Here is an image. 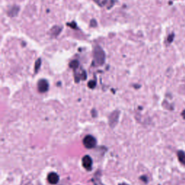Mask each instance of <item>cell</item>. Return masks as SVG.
I'll use <instances>...</instances> for the list:
<instances>
[{"mask_svg": "<svg viewBox=\"0 0 185 185\" xmlns=\"http://www.w3.org/2000/svg\"><path fill=\"white\" fill-rule=\"evenodd\" d=\"M90 25L92 27L97 26V23H96V21L95 20H92L90 21Z\"/></svg>", "mask_w": 185, "mask_h": 185, "instance_id": "5bb4252c", "label": "cell"}, {"mask_svg": "<svg viewBox=\"0 0 185 185\" xmlns=\"http://www.w3.org/2000/svg\"><path fill=\"white\" fill-rule=\"evenodd\" d=\"M177 156H178L179 161H180L184 166H185V153L184 151H178V153H177Z\"/></svg>", "mask_w": 185, "mask_h": 185, "instance_id": "9c48e42d", "label": "cell"}, {"mask_svg": "<svg viewBox=\"0 0 185 185\" xmlns=\"http://www.w3.org/2000/svg\"><path fill=\"white\" fill-rule=\"evenodd\" d=\"M182 117L185 119V110H184V111L182 112Z\"/></svg>", "mask_w": 185, "mask_h": 185, "instance_id": "2e32d148", "label": "cell"}, {"mask_svg": "<svg viewBox=\"0 0 185 185\" xmlns=\"http://www.w3.org/2000/svg\"><path fill=\"white\" fill-rule=\"evenodd\" d=\"M174 33H172V34H171L168 37V42L169 43V44H171V43L172 42L173 39H174Z\"/></svg>", "mask_w": 185, "mask_h": 185, "instance_id": "4fadbf2b", "label": "cell"}, {"mask_svg": "<svg viewBox=\"0 0 185 185\" xmlns=\"http://www.w3.org/2000/svg\"><path fill=\"white\" fill-rule=\"evenodd\" d=\"M68 25H70L71 27H72V28H75V27H76V23L74 22H72L71 23H68Z\"/></svg>", "mask_w": 185, "mask_h": 185, "instance_id": "9a60e30c", "label": "cell"}, {"mask_svg": "<svg viewBox=\"0 0 185 185\" xmlns=\"http://www.w3.org/2000/svg\"><path fill=\"white\" fill-rule=\"evenodd\" d=\"M70 67L71 68L74 69V70H76V69H78V67H79V62H78V60L72 61V62L70 63Z\"/></svg>", "mask_w": 185, "mask_h": 185, "instance_id": "30bf717a", "label": "cell"}, {"mask_svg": "<svg viewBox=\"0 0 185 185\" xmlns=\"http://www.w3.org/2000/svg\"><path fill=\"white\" fill-rule=\"evenodd\" d=\"M47 180H48V182L52 184H57L59 180H60V177L57 175V174L54 172H52L50 173L47 176Z\"/></svg>", "mask_w": 185, "mask_h": 185, "instance_id": "8992f818", "label": "cell"}, {"mask_svg": "<svg viewBox=\"0 0 185 185\" xmlns=\"http://www.w3.org/2000/svg\"><path fill=\"white\" fill-rule=\"evenodd\" d=\"M20 8L19 7L17 6H14L12 8L8 11V15L9 17H15L17 16V14L19 13Z\"/></svg>", "mask_w": 185, "mask_h": 185, "instance_id": "ba28073f", "label": "cell"}, {"mask_svg": "<svg viewBox=\"0 0 185 185\" xmlns=\"http://www.w3.org/2000/svg\"><path fill=\"white\" fill-rule=\"evenodd\" d=\"M83 145L87 148H92L96 146V140L92 135H87L83 140Z\"/></svg>", "mask_w": 185, "mask_h": 185, "instance_id": "7a4b0ae2", "label": "cell"}, {"mask_svg": "<svg viewBox=\"0 0 185 185\" xmlns=\"http://www.w3.org/2000/svg\"><path fill=\"white\" fill-rule=\"evenodd\" d=\"M62 27L59 26V25H54V27H52L51 28L50 31H49V34L52 37H56L60 34V33L62 32Z\"/></svg>", "mask_w": 185, "mask_h": 185, "instance_id": "52a82bcc", "label": "cell"}, {"mask_svg": "<svg viewBox=\"0 0 185 185\" xmlns=\"http://www.w3.org/2000/svg\"><path fill=\"white\" fill-rule=\"evenodd\" d=\"M119 111H115L110 115L109 117V125L111 127H114V126L117 125L118 119H119Z\"/></svg>", "mask_w": 185, "mask_h": 185, "instance_id": "277c9868", "label": "cell"}, {"mask_svg": "<svg viewBox=\"0 0 185 185\" xmlns=\"http://www.w3.org/2000/svg\"><path fill=\"white\" fill-rule=\"evenodd\" d=\"M41 59H38L35 63V73L38 72V70L41 67Z\"/></svg>", "mask_w": 185, "mask_h": 185, "instance_id": "8fae6325", "label": "cell"}, {"mask_svg": "<svg viewBox=\"0 0 185 185\" xmlns=\"http://www.w3.org/2000/svg\"><path fill=\"white\" fill-rule=\"evenodd\" d=\"M93 58L94 61L98 65H103L105 62L106 55L104 51L101 46H96L93 51Z\"/></svg>", "mask_w": 185, "mask_h": 185, "instance_id": "6da1fadb", "label": "cell"}, {"mask_svg": "<svg viewBox=\"0 0 185 185\" xmlns=\"http://www.w3.org/2000/svg\"><path fill=\"white\" fill-rule=\"evenodd\" d=\"M38 89L41 92H46L49 90V83L47 80L44 79L39 80L38 82Z\"/></svg>", "mask_w": 185, "mask_h": 185, "instance_id": "5b68a950", "label": "cell"}, {"mask_svg": "<svg viewBox=\"0 0 185 185\" xmlns=\"http://www.w3.org/2000/svg\"><path fill=\"white\" fill-rule=\"evenodd\" d=\"M88 87H89L90 88H91V89H92V88H94L96 87V81H94V80H90V81L88 82Z\"/></svg>", "mask_w": 185, "mask_h": 185, "instance_id": "7c38bea8", "label": "cell"}, {"mask_svg": "<svg viewBox=\"0 0 185 185\" xmlns=\"http://www.w3.org/2000/svg\"><path fill=\"white\" fill-rule=\"evenodd\" d=\"M82 166L86 170H91L92 168V161L89 155H85V156L82 159Z\"/></svg>", "mask_w": 185, "mask_h": 185, "instance_id": "3957f363", "label": "cell"}, {"mask_svg": "<svg viewBox=\"0 0 185 185\" xmlns=\"http://www.w3.org/2000/svg\"><path fill=\"white\" fill-rule=\"evenodd\" d=\"M119 185H128V184H119Z\"/></svg>", "mask_w": 185, "mask_h": 185, "instance_id": "e0dca14e", "label": "cell"}]
</instances>
